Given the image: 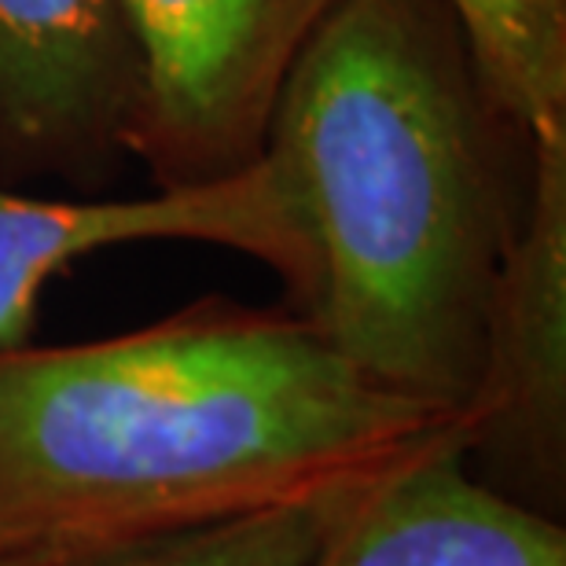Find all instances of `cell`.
<instances>
[{
  "instance_id": "obj_1",
  "label": "cell",
  "mask_w": 566,
  "mask_h": 566,
  "mask_svg": "<svg viewBox=\"0 0 566 566\" xmlns=\"http://www.w3.org/2000/svg\"><path fill=\"white\" fill-rule=\"evenodd\" d=\"M460 416L379 390L287 305L0 349V559L63 566L371 482Z\"/></svg>"
},
{
  "instance_id": "obj_2",
  "label": "cell",
  "mask_w": 566,
  "mask_h": 566,
  "mask_svg": "<svg viewBox=\"0 0 566 566\" xmlns=\"http://www.w3.org/2000/svg\"><path fill=\"white\" fill-rule=\"evenodd\" d=\"M265 155L313 240L305 321L379 390L460 416L537 147L449 0H338L283 77Z\"/></svg>"
},
{
  "instance_id": "obj_3",
  "label": "cell",
  "mask_w": 566,
  "mask_h": 566,
  "mask_svg": "<svg viewBox=\"0 0 566 566\" xmlns=\"http://www.w3.org/2000/svg\"><path fill=\"white\" fill-rule=\"evenodd\" d=\"M144 66L133 158L155 188H196L265 155L294 55L338 0H122Z\"/></svg>"
},
{
  "instance_id": "obj_4",
  "label": "cell",
  "mask_w": 566,
  "mask_h": 566,
  "mask_svg": "<svg viewBox=\"0 0 566 566\" xmlns=\"http://www.w3.org/2000/svg\"><path fill=\"white\" fill-rule=\"evenodd\" d=\"M534 196L504 262L460 412L468 468L534 512H566V129L537 133Z\"/></svg>"
},
{
  "instance_id": "obj_5",
  "label": "cell",
  "mask_w": 566,
  "mask_h": 566,
  "mask_svg": "<svg viewBox=\"0 0 566 566\" xmlns=\"http://www.w3.org/2000/svg\"><path fill=\"white\" fill-rule=\"evenodd\" d=\"M213 243L240 251L283 283V305L310 313L316 254L298 199L269 155L243 174L140 199H41L0 185V349L30 346L44 280L104 247Z\"/></svg>"
},
{
  "instance_id": "obj_6",
  "label": "cell",
  "mask_w": 566,
  "mask_h": 566,
  "mask_svg": "<svg viewBox=\"0 0 566 566\" xmlns=\"http://www.w3.org/2000/svg\"><path fill=\"white\" fill-rule=\"evenodd\" d=\"M144 66L122 0H0V185L96 196L140 126Z\"/></svg>"
},
{
  "instance_id": "obj_7",
  "label": "cell",
  "mask_w": 566,
  "mask_h": 566,
  "mask_svg": "<svg viewBox=\"0 0 566 566\" xmlns=\"http://www.w3.org/2000/svg\"><path fill=\"white\" fill-rule=\"evenodd\" d=\"M302 566H566V526L490 490L457 420L360 485Z\"/></svg>"
},
{
  "instance_id": "obj_8",
  "label": "cell",
  "mask_w": 566,
  "mask_h": 566,
  "mask_svg": "<svg viewBox=\"0 0 566 566\" xmlns=\"http://www.w3.org/2000/svg\"><path fill=\"white\" fill-rule=\"evenodd\" d=\"M493 93L534 133L566 129V0H449Z\"/></svg>"
},
{
  "instance_id": "obj_9",
  "label": "cell",
  "mask_w": 566,
  "mask_h": 566,
  "mask_svg": "<svg viewBox=\"0 0 566 566\" xmlns=\"http://www.w3.org/2000/svg\"><path fill=\"white\" fill-rule=\"evenodd\" d=\"M357 490L360 485L224 518V523L133 541V545L93 552L63 566H302L321 548L324 534Z\"/></svg>"
},
{
  "instance_id": "obj_10",
  "label": "cell",
  "mask_w": 566,
  "mask_h": 566,
  "mask_svg": "<svg viewBox=\"0 0 566 566\" xmlns=\"http://www.w3.org/2000/svg\"><path fill=\"white\" fill-rule=\"evenodd\" d=\"M0 566H38V563H11V559H0Z\"/></svg>"
}]
</instances>
